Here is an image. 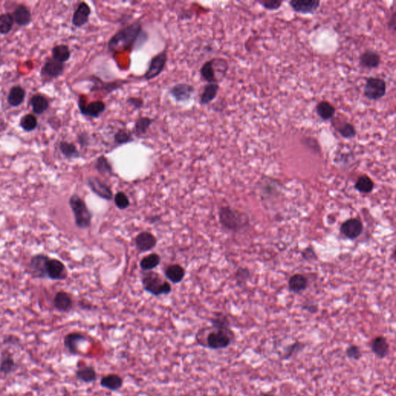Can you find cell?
<instances>
[{"label":"cell","instance_id":"6da1fadb","mask_svg":"<svg viewBox=\"0 0 396 396\" xmlns=\"http://www.w3.org/2000/svg\"><path fill=\"white\" fill-rule=\"evenodd\" d=\"M149 34L139 20L119 30L108 41V50L116 53L141 48L148 41Z\"/></svg>","mask_w":396,"mask_h":396},{"label":"cell","instance_id":"7a4b0ae2","mask_svg":"<svg viewBox=\"0 0 396 396\" xmlns=\"http://www.w3.org/2000/svg\"><path fill=\"white\" fill-rule=\"evenodd\" d=\"M235 340L232 329L216 328L212 326L200 329L195 335L196 345L210 350L225 349Z\"/></svg>","mask_w":396,"mask_h":396},{"label":"cell","instance_id":"3957f363","mask_svg":"<svg viewBox=\"0 0 396 396\" xmlns=\"http://www.w3.org/2000/svg\"><path fill=\"white\" fill-rule=\"evenodd\" d=\"M229 70L227 60L222 58H214L207 61L200 69V74L208 84H217L225 77Z\"/></svg>","mask_w":396,"mask_h":396},{"label":"cell","instance_id":"277c9868","mask_svg":"<svg viewBox=\"0 0 396 396\" xmlns=\"http://www.w3.org/2000/svg\"><path fill=\"white\" fill-rule=\"evenodd\" d=\"M69 205L74 214L76 226L79 229H89L92 224V214L84 201L74 193L69 199Z\"/></svg>","mask_w":396,"mask_h":396},{"label":"cell","instance_id":"5b68a950","mask_svg":"<svg viewBox=\"0 0 396 396\" xmlns=\"http://www.w3.org/2000/svg\"><path fill=\"white\" fill-rule=\"evenodd\" d=\"M219 220L221 225L228 230H241L248 224V217L243 213L230 207H222L219 211Z\"/></svg>","mask_w":396,"mask_h":396},{"label":"cell","instance_id":"8992f818","mask_svg":"<svg viewBox=\"0 0 396 396\" xmlns=\"http://www.w3.org/2000/svg\"><path fill=\"white\" fill-rule=\"evenodd\" d=\"M141 280L144 290L153 296L167 295L172 290L171 284L163 280L159 274L153 271H149L143 273Z\"/></svg>","mask_w":396,"mask_h":396},{"label":"cell","instance_id":"52a82bcc","mask_svg":"<svg viewBox=\"0 0 396 396\" xmlns=\"http://www.w3.org/2000/svg\"><path fill=\"white\" fill-rule=\"evenodd\" d=\"M168 62V53L166 49H163L160 53H156L150 59L148 68L144 74L146 81H151L159 77L164 71Z\"/></svg>","mask_w":396,"mask_h":396},{"label":"cell","instance_id":"ba28073f","mask_svg":"<svg viewBox=\"0 0 396 396\" xmlns=\"http://www.w3.org/2000/svg\"><path fill=\"white\" fill-rule=\"evenodd\" d=\"M386 90L385 80L380 77H369L364 87V95L369 100L377 101L385 96Z\"/></svg>","mask_w":396,"mask_h":396},{"label":"cell","instance_id":"9c48e42d","mask_svg":"<svg viewBox=\"0 0 396 396\" xmlns=\"http://www.w3.org/2000/svg\"><path fill=\"white\" fill-rule=\"evenodd\" d=\"M77 104L81 115L84 117L92 119H98L106 110V105L103 101L96 100L87 103V101L82 95L79 97Z\"/></svg>","mask_w":396,"mask_h":396},{"label":"cell","instance_id":"30bf717a","mask_svg":"<svg viewBox=\"0 0 396 396\" xmlns=\"http://www.w3.org/2000/svg\"><path fill=\"white\" fill-rule=\"evenodd\" d=\"M194 86L188 83H177L168 90L169 96L177 103H187L195 93Z\"/></svg>","mask_w":396,"mask_h":396},{"label":"cell","instance_id":"8fae6325","mask_svg":"<svg viewBox=\"0 0 396 396\" xmlns=\"http://www.w3.org/2000/svg\"><path fill=\"white\" fill-rule=\"evenodd\" d=\"M49 257L47 254H37L33 256L30 260L29 270L35 279L47 278V263Z\"/></svg>","mask_w":396,"mask_h":396},{"label":"cell","instance_id":"7c38bea8","mask_svg":"<svg viewBox=\"0 0 396 396\" xmlns=\"http://www.w3.org/2000/svg\"><path fill=\"white\" fill-rule=\"evenodd\" d=\"M87 184L91 190L97 196L105 201H111L112 199L113 193L111 187L98 177H88Z\"/></svg>","mask_w":396,"mask_h":396},{"label":"cell","instance_id":"4fadbf2b","mask_svg":"<svg viewBox=\"0 0 396 396\" xmlns=\"http://www.w3.org/2000/svg\"><path fill=\"white\" fill-rule=\"evenodd\" d=\"M68 277L66 266L60 260L49 259L47 263V278L54 281L65 280Z\"/></svg>","mask_w":396,"mask_h":396},{"label":"cell","instance_id":"5bb4252c","mask_svg":"<svg viewBox=\"0 0 396 396\" xmlns=\"http://www.w3.org/2000/svg\"><path fill=\"white\" fill-rule=\"evenodd\" d=\"M87 341L88 337L84 333L81 332H71L64 337V346L70 354L77 355L80 354V345Z\"/></svg>","mask_w":396,"mask_h":396},{"label":"cell","instance_id":"9a60e30c","mask_svg":"<svg viewBox=\"0 0 396 396\" xmlns=\"http://www.w3.org/2000/svg\"><path fill=\"white\" fill-rule=\"evenodd\" d=\"M293 11L300 14H314L321 5L319 0H292L289 2Z\"/></svg>","mask_w":396,"mask_h":396},{"label":"cell","instance_id":"2e32d148","mask_svg":"<svg viewBox=\"0 0 396 396\" xmlns=\"http://www.w3.org/2000/svg\"><path fill=\"white\" fill-rule=\"evenodd\" d=\"M92 14L90 6L86 2L78 4L75 11L73 13L71 23L74 27L81 28L89 23V18Z\"/></svg>","mask_w":396,"mask_h":396},{"label":"cell","instance_id":"e0dca14e","mask_svg":"<svg viewBox=\"0 0 396 396\" xmlns=\"http://www.w3.org/2000/svg\"><path fill=\"white\" fill-rule=\"evenodd\" d=\"M92 81L93 82V86L91 89V92H104L106 94H111V92L120 90L127 83V81L122 80L105 82L98 77H92Z\"/></svg>","mask_w":396,"mask_h":396},{"label":"cell","instance_id":"ac0fdd59","mask_svg":"<svg viewBox=\"0 0 396 396\" xmlns=\"http://www.w3.org/2000/svg\"><path fill=\"white\" fill-rule=\"evenodd\" d=\"M157 239L154 235L149 232H143L135 237V244L139 252L150 251L156 247Z\"/></svg>","mask_w":396,"mask_h":396},{"label":"cell","instance_id":"d6986e66","mask_svg":"<svg viewBox=\"0 0 396 396\" xmlns=\"http://www.w3.org/2000/svg\"><path fill=\"white\" fill-rule=\"evenodd\" d=\"M99 384L102 388L114 392L123 388L124 385V379L119 374H107L101 378Z\"/></svg>","mask_w":396,"mask_h":396},{"label":"cell","instance_id":"ffe728a7","mask_svg":"<svg viewBox=\"0 0 396 396\" xmlns=\"http://www.w3.org/2000/svg\"><path fill=\"white\" fill-rule=\"evenodd\" d=\"M363 231V224L357 218L347 220L342 224L341 232L348 239H354L358 238Z\"/></svg>","mask_w":396,"mask_h":396},{"label":"cell","instance_id":"44dd1931","mask_svg":"<svg viewBox=\"0 0 396 396\" xmlns=\"http://www.w3.org/2000/svg\"><path fill=\"white\" fill-rule=\"evenodd\" d=\"M75 377L77 380L83 383L90 384L96 382L98 379V373L96 369L89 364H78L75 371Z\"/></svg>","mask_w":396,"mask_h":396},{"label":"cell","instance_id":"7402d4cb","mask_svg":"<svg viewBox=\"0 0 396 396\" xmlns=\"http://www.w3.org/2000/svg\"><path fill=\"white\" fill-rule=\"evenodd\" d=\"M371 350L377 358L380 359L386 358L389 354L390 345L385 336L379 335L375 336L371 342Z\"/></svg>","mask_w":396,"mask_h":396},{"label":"cell","instance_id":"603a6c76","mask_svg":"<svg viewBox=\"0 0 396 396\" xmlns=\"http://www.w3.org/2000/svg\"><path fill=\"white\" fill-rule=\"evenodd\" d=\"M53 307L62 313H68L72 309L74 303L69 293L65 291L58 292L53 300Z\"/></svg>","mask_w":396,"mask_h":396},{"label":"cell","instance_id":"cb8c5ba5","mask_svg":"<svg viewBox=\"0 0 396 396\" xmlns=\"http://www.w3.org/2000/svg\"><path fill=\"white\" fill-rule=\"evenodd\" d=\"M65 68V64L56 62L53 59H50V60L47 61L43 67L41 74L44 77H47L49 78H58L64 74Z\"/></svg>","mask_w":396,"mask_h":396},{"label":"cell","instance_id":"d4e9b609","mask_svg":"<svg viewBox=\"0 0 396 396\" xmlns=\"http://www.w3.org/2000/svg\"><path fill=\"white\" fill-rule=\"evenodd\" d=\"M359 64L361 68L375 69L380 65L381 56L375 50H366L360 56Z\"/></svg>","mask_w":396,"mask_h":396},{"label":"cell","instance_id":"484cf974","mask_svg":"<svg viewBox=\"0 0 396 396\" xmlns=\"http://www.w3.org/2000/svg\"><path fill=\"white\" fill-rule=\"evenodd\" d=\"M154 123V120L149 116H139L134 123L132 134L136 138H142L150 130Z\"/></svg>","mask_w":396,"mask_h":396},{"label":"cell","instance_id":"4316f807","mask_svg":"<svg viewBox=\"0 0 396 396\" xmlns=\"http://www.w3.org/2000/svg\"><path fill=\"white\" fill-rule=\"evenodd\" d=\"M13 19L19 26H26L32 21V15L26 6L20 4L15 9Z\"/></svg>","mask_w":396,"mask_h":396},{"label":"cell","instance_id":"83f0119b","mask_svg":"<svg viewBox=\"0 0 396 396\" xmlns=\"http://www.w3.org/2000/svg\"><path fill=\"white\" fill-rule=\"evenodd\" d=\"M220 86L217 84H207L204 86L203 90L200 95V104L202 105H208L217 98L219 92Z\"/></svg>","mask_w":396,"mask_h":396},{"label":"cell","instance_id":"f1b7e54d","mask_svg":"<svg viewBox=\"0 0 396 396\" xmlns=\"http://www.w3.org/2000/svg\"><path fill=\"white\" fill-rule=\"evenodd\" d=\"M25 97H26V91L20 86H15L11 88L10 92H9L7 102L10 106L19 107L24 102Z\"/></svg>","mask_w":396,"mask_h":396},{"label":"cell","instance_id":"f546056e","mask_svg":"<svg viewBox=\"0 0 396 396\" xmlns=\"http://www.w3.org/2000/svg\"><path fill=\"white\" fill-rule=\"evenodd\" d=\"M165 275L173 284H180L185 276V269L181 265H171L165 270Z\"/></svg>","mask_w":396,"mask_h":396},{"label":"cell","instance_id":"4dcf8cb0","mask_svg":"<svg viewBox=\"0 0 396 396\" xmlns=\"http://www.w3.org/2000/svg\"><path fill=\"white\" fill-rule=\"evenodd\" d=\"M31 105L36 115H41L48 109L49 101L44 95L37 94L31 98Z\"/></svg>","mask_w":396,"mask_h":396},{"label":"cell","instance_id":"1f68e13d","mask_svg":"<svg viewBox=\"0 0 396 396\" xmlns=\"http://www.w3.org/2000/svg\"><path fill=\"white\" fill-rule=\"evenodd\" d=\"M335 111L336 109L333 105L327 101H321L316 107V112L324 121L332 120L334 116Z\"/></svg>","mask_w":396,"mask_h":396},{"label":"cell","instance_id":"d6a6232c","mask_svg":"<svg viewBox=\"0 0 396 396\" xmlns=\"http://www.w3.org/2000/svg\"><path fill=\"white\" fill-rule=\"evenodd\" d=\"M59 150L62 155L68 160H76L81 157V153L72 143L62 141L59 144Z\"/></svg>","mask_w":396,"mask_h":396},{"label":"cell","instance_id":"836d02e7","mask_svg":"<svg viewBox=\"0 0 396 396\" xmlns=\"http://www.w3.org/2000/svg\"><path fill=\"white\" fill-rule=\"evenodd\" d=\"M16 367V363L13 355L9 351H5L0 361V373L4 375H10L14 372Z\"/></svg>","mask_w":396,"mask_h":396},{"label":"cell","instance_id":"e575fe53","mask_svg":"<svg viewBox=\"0 0 396 396\" xmlns=\"http://www.w3.org/2000/svg\"><path fill=\"white\" fill-rule=\"evenodd\" d=\"M133 136L132 131L122 128V129H119L113 135L115 146L122 147V146L131 144L135 140Z\"/></svg>","mask_w":396,"mask_h":396},{"label":"cell","instance_id":"d590c367","mask_svg":"<svg viewBox=\"0 0 396 396\" xmlns=\"http://www.w3.org/2000/svg\"><path fill=\"white\" fill-rule=\"evenodd\" d=\"M52 56H53V60L65 64V62H68L71 58V50L68 45L59 44V45L55 46L52 49Z\"/></svg>","mask_w":396,"mask_h":396},{"label":"cell","instance_id":"8d00e7d4","mask_svg":"<svg viewBox=\"0 0 396 396\" xmlns=\"http://www.w3.org/2000/svg\"><path fill=\"white\" fill-rule=\"evenodd\" d=\"M308 281L306 277L300 274H296L290 278L289 281V288L293 293H300L306 290Z\"/></svg>","mask_w":396,"mask_h":396},{"label":"cell","instance_id":"74e56055","mask_svg":"<svg viewBox=\"0 0 396 396\" xmlns=\"http://www.w3.org/2000/svg\"><path fill=\"white\" fill-rule=\"evenodd\" d=\"M161 262L160 256L156 253H152L145 256L140 261V268L145 272H149L154 269L160 265Z\"/></svg>","mask_w":396,"mask_h":396},{"label":"cell","instance_id":"f35d334b","mask_svg":"<svg viewBox=\"0 0 396 396\" xmlns=\"http://www.w3.org/2000/svg\"><path fill=\"white\" fill-rule=\"evenodd\" d=\"M95 168L99 174L103 175H112L113 167L108 158L105 155H101L97 158Z\"/></svg>","mask_w":396,"mask_h":396},{"label":"cell","instance_id":"ab89813d","mask_svg":"<svg viewBox=\"0 0 396 396\" xmlns=\"http://www.w3.org/2000/svg\"><path fill=\"white\" fill-rule=\"evenodd\" d=\"M355 188L363 193H369L374 188V182L367 175L361 176L356 181Z\"/></svg>","mask_w":396,"mask_h":396},{"label":"cell","instance_id":"60d3db41","mask_svg":"<svg viewBox=\"0 0 396 396\" xmlns=\"http://www.w3.org/2000/svg\"><path fill=\"white\" fill-rule=\"evenodd\" d=\"M14 23L13 16L10 13L0 14V34L6 35L11 31Z\"/></svg>","mask_w":396,"mask_h":396},{"label":"cell","instance_id":"b9f144b4","mask_svg":"<svg viewBox=\"0 0 396 396\" xmlns=\"http://www.w3.org/2000/svg\"><path fill=\"white\" fill-rule=\"evenodd\" d=\"M19 125L25 132H32L38 126V121L34 115L26 114L21 118Z\"/></svg>","mask_w":396,"mask_h":396},{"label":"cell","instance_id":"7bdbcfd3","mask_svg":"<svg viewBox=\"0 0 396 396\" xmlns=\"http://www.w3.org/2000/svg\"><path fill=\"white\" fill-rule=\"evenodd\" d=\"M335 129L345 138H352L357 135V131L354 125L349 123H342V125L335 126Z\"/></svg>","mask_w":396,"mask_h":396},{"label":"cell","instance_id":"ee69618b","mask_svg":"<svg viewBox=\"0 0 396 396\" xmlns=\"http://www.w3.org/2000/svg\"><path fill=\"white\" fill-rule=\"evenodd\" d=\"M304 348V344L300 342H295L294 343L289 345L285 348L281 358L282 360H289L296 353L300 352Z\"/></svg>","mask_w":396,"mask_h":396},{"label":"cell","instance_id":"f6af8a7d","mask_svg":"<svg viewBox=\"0 0 396 396\" xmlns=\"http://www.w3.org/2000/svg\"><path fill=\"white\" fill-rule=\"evenodd\" d=\"M211 326L216 328H231L230 321L224 314L221 313L216 314L211 319Z\"/></svg>","mask_w":396,"mask_h":396},{"label":"cell","instance_id":"bcb514c9","mask_svg":"<svg viewBox=\"0 0 396 396\" xmlns=\"http://www.w3.org/2000/svg\"><path fill=\"white\" fill-rule=\"evenodd\" d=\"M115 204L119 209L126 210L130 205L129 197L124 192H118L115 195Z\"/></svg>","mask_w":396,"mask_h":396},{"label":"cell","instance_id":"7dc6e473","mask_svg":"<svg viewBox=\"0 0 396 396\" xmlns=\"http://www.w3.org/2000/svg\"><path fill=\"white\" fill-rule=\"evenodd\" d=\"M347 358L354 361H359L362 357L361 348L357 345H351L345 350Z\"/></svg>","mask_w":396,"mask_h":396},{"label":"cell","instance_id":"c3c4849f","mask_svg":"<svg viewBox=\"0 0 396 396\" xmlns=\"http://www.w3.org/2000/svg\"><path fill=\"white\" fill-rule=\"evenodd\" d=\"M259 4L269 11H275L279 10L282 7L284 1L280 0H263V1H258Z\"/></svg>","mask_w":396,"mask_h":396},{"label":"cell","instance_id":"681fc988","mask_svg":"<svg viewBox=\"0 0 396 396\" xmlns=\"http://www.w3.org/2000/svg\"><path fill=\"white\" fill-rule=\"evenodd\" d=\"M128 105L132 106L135 110H140L144 108V100L142 98L138 97H129L126 100Z\"/></svg>","mask_w":396,"mask_h":396},{"label":"cell","instance_id":"f907efd6","mask_svg":"<svg viewBox=\"0 0 396 396\" xmlns=\"http://www.w3.org/2000/svg\"><path fill=\"white\" fill-rule=\"evenodd\" d=\"M77 141L78 144L83 147H87L90 146L91 138L90 135L88 132H83L77 135Z\"/></svg>","mask_w":396,"mask_h":396},{"label":"cell","instance_id":"816d5d0a","mask_svg":"<svg viewBox=\"0 0 396 396\" xmlns=\"http://www.w3.org/2000/svg\"><path fill=\"white\" fill-rule=\"evenodd\" d=\"M249 276V272L246 269H239L237 271L236 279L238 282H245Z\"/></svg>","mask_w":396,"mask_h":396},{"label":"cell","instance_id":"f5cc1de1","mask_svg":"<svg viewBox=\"0 0 396 396\" xmlns=\"http://www.w3.org/2000/svg\"><path fill=\"white\" fill-rule=\"evenodd\" d=\"M19 342H20V340H19V337H17V336H14V335H8V336H6L5 338H4V345H15V346H17V345H19Z\"/></svg>","mask_w":396,"mask_h":396},{"label":"cell","instance_id":"db71d44e","mask_svg":"<svg viewBox=\"0 0 396 396\" xmlns=\"http://www.w3.org/2000/svg\"><path fill=\"white\" fill-rule=\"evenodd\" d=\"M395 26H396V13L393 12L392 15L390 17L389 20L388 22V26L390 30L392 31L393 33L395 32Z\"/></svg>","mask_w":396,"mask_h":396},{"label":"cell","instance_id":"11a10c76","mask_svg":"<svg viewBox=\"0 0 396 396\" xmlns=\"http://www.w3.org/2000/svg\"><path fill=\"white\" fill-rule=\"evenodd\" d=\"M257 396H276L274 393L271 392V391H267V392H260Z\"/></svg>","mask_w":396,"mask_h":396},{"label":"cell","instance_id":"9f6ffc18","mask_svg":"<svg viewBox=\"0 0 396 396\" xmlns=\"http://www.w3.org/2000/svg\"><path fill=\"white\" fill-rule=\"evenodd\" d=\"M0 53H1V47H0Z\"/></svg>","mask_w":396,"mask_h":396}]
</instances>
